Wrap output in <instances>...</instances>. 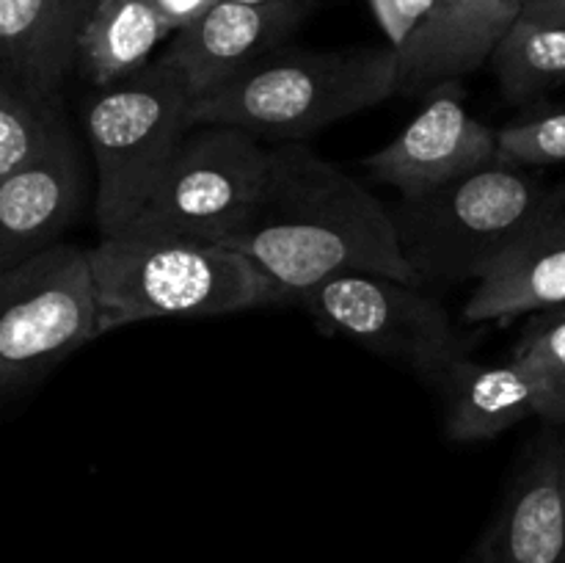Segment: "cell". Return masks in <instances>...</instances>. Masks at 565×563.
Segmentation results:
<instances>
[{
	"instance_id": "obj_1",
	"label": "cell",
	"mask_w": 565,
	"mask_h": 563,
	"mask_svg": "<svg viewBox=\"0 0 565 563\" xmlns=\"http://www.w3.org/2000/svg\"><path fill=\"white\" fill-rule=\"evenodd\" d=\"M292 296L342 274L412 282L390 208L303 141L268 149L263 193L224 243Z\"/></svg>"
},
{
	"instance_id": "obj_2",
	"label": "cell",
	"mask_w": 565,
	"mask_h": 563,
	"mask_svg": "<svg viewBox=\"0 0 565 563\" xmlns=\"http://www.w3.org/2000/svg\"><path fill=\"white\" fill-rule=\"evenodd\" d=\"M417 287L478 282L505 254L565 215V182L494 160L390 208Z\"/></svg>"
},
{
	"instance_id": "obj_3",
	"label": "cell",
	"mask_w": 565,
	"mask_h": 563,
	"mask_svg": "<svg viewBox=\"0 0 565 563\" xmlns=\"http://www.w3.org/2000/svg\"><path fill=\"white\" fill-rule=\"evenodd\" d=\"M97 337L160 318H213L287 307V296L246 254L188 237H99L86 248Z\"/></svg>"
},
{
	"instance_id": "obj_4",
	"label": "cell",
	"mask_w": 565,
	"mask_h": 563,
	"mask_svg": "<svg viewBox=\"0 0 565 563\" xmlns=\"http://www.w3.org/2000/svg\"><path fill=\"white\" fill-rule=\"evenodd\" d=\"M397 94V55L386 47L274 50L191 103V127H237L254 138L303 141Z\"/></svg>"
},
{
	"instance_id": "obj_5",
	"label": "cell",
	"mask_w": 565,
	"mask_h": 563,
	"mask_svg": "<svg viewBox=\"0 0 565 563\" xmlns=\"http://www.w3.org/2000/svg\"><path fill=\"white\" fill-rule=\"evenodd\" d=\"M191 103L185 81L163 59L88 94L81 121L97 169L99 235H119L141 213L158 177L193 130Z\"/></svg>"
},
{
	"instance_id": "obj_6",
	"label": "cell",
	"mask_w": 565,
	"mask_h": 563,
	"mask_svg": "<svg viewBox=\"0 0 565 563\" xmlns=\"http://www.w3.org/2000/svg\"><path fill=\"white\" fill-rule=\"evenodd\" d=\"M97 337L86 248L58 243L0 270V406Z\"/></svg>"
},
{
	"instance_id": "obj_7",
	"label": "cell",
	"mask_w": 565,
	"mask_h": 563,
	"mask_svg": "<svg viewBox=\"0 0 565 563\" xmlns=\"http://www.w3.org/2000/svg\"><path fill=\"white\" fill-rule=\"evenodd\" d=\"M265 174L259 138L237 127H193L125 232L224 246L257 204Z\"/></svg>"
},
{
	"instance_id": "obj_8",
	"label": "cell",
	"mask_w": 565,
	"mask_h": 563,
	"mask_svg": "<svg viewBox=\"0 0 565 563\" xmlns=\"http://www.w3.org/2000/svg\"><path fill=\"white\" fill-rule=\"evenodd\" d=\"M329 334L401 362L430 384L456 359L467 357L450 312L425 287L381 274H342L290 298Z\"/></svg>"
},
{
	"instance_id": "obj_9",
	"label": "cell",
	"mask_w": 565,
	"mask_h": 563,
	"mask_svg": "<svg viewBox=\"0 0 565 563\" xmlns=\"http://www.w3.org/2000/svg\"><path fill=\"white\" fill-rule=\"evenodd\" d=\"M430 94V103L401 136L367 158L370 174L403 199L423 196L497 160V130L469 114L458 81L441 83Z\"/></svg>"
},
{
	"instance_id": "obj_10",
	"label": "cell",
	"mask_w": 565,
	"mask_h": 563,
	"mask_svg": "<svg viewBox=\"0 0 565 563\" xmlns=\"http://www.w3.org/2000/svg\"><path fill=\"white\" fill-rule=\"evenodd\" d=\"M312 6L315 0H215L199 20L174 31L160 59L180 72L191 97L199 99L279 50Z\"/></svg>"
},
{
	"instance_id": "obj_11",
	"label": "cell",
	"mask_w": 565,
	"mask_h": 563,
	"mask_svg": "<svg viewBox=\"0 0 565 563\" xmlns=\"http://www.w3.org/2000/svg\"><path fill=\"white\" fill-rule=\"evenodd\" d=\"M86 193V169L70 130L42 158L0 177V270L64 243Z\"/></svg>"
},
{
	"instance_id": "obj_12",
	"label": "cell",
	"mask_w": 565,
	"mask_h": 563,
	"mask_svg": "<svg viewBox=\"0 0 565 563\" xmlns=\"http://www.w3.org/2000/svg\"><path fill=\"white\" fill-rule=\"evenodd\" d=\"M563 442L546 434L519 469L489 528L463 563H563L565 502L561 484Z\"/></svg>"
},
{
	"instance_id": "obj_13",
	"label": "cell",
	"mask_w": 565,
	"mask_h": 563,
	"mask_svg": "<svg viewBox=\"0 0 565 563\" xmlns=\"http://www.w3.org/2000/svg\"><path fill=\"white\" fill-rule=\"evenodd\" d=\"M516 17L502 0H434L423 22L395 47L397 94L430 92L480 70Z\"/></svg>"
},
{
	"instance_id": "obj_14",
	"label": "cell",
	"mask_w": 565,
	"mask_h": 563,
	"mask_svg": "<svg viewBox=\"0 0 565 563\" xmlns=\"http://www.w3.org/2000/svg\"><path fill=\"white\" fill-rule=\"evenodd\" d=\"M86 14L83 0H0V81L61 99Z\"/></svg>"
},
{
	"instance_id": "obj_15",
	"label": "cell",
	"mask_w": 565,
	"mask_h": 563,
	"mask_svg": "<svg viewBox=\"0 0 565 563\" xmlns=\"http://www.w3.org/2000/svg\"><path fill=\"white\" fill-rule=\"evenodd\" d=\"M445 431L452 442H483L535 417L539 390L516 359L480 364L469 357L447 364L434 381Z\"/></svg>"
},
{
	"instance_id": "obj_16",
	"label": "cell",
	"mask_w": 565,
	"mask_h": 563,
	"mask_svg": "<svg viewBox=\"0 0 565 563\" xmlns=\"http://www.w3.org/2000/svg\"><path fill=\"white\" fill-rule=\"evenodd\" d=\"M561 307H565V215L480 276L463 318L489 323Z\"/></svg>"
},
{
	"instance_id": "obj_17",
	"label": "cell",
	"mask_w": 565,
	"mask_h": 563,
	"mask_svg": "<svg viewBox=\"0 0 565 563\" xmlns=\"http://www.w3.org/2000/svg\"><path fill=\"white\" fill-rule=\"evenodd\" d=\"M171 28L147 0H94L75 44V70L92 88L136 75Z\"/></svg>"
},
{
	"instance_id": "obj_18",
	"label": "cell",
	"mask_w": 565,
	"mask_h": 563,
	"mask_svg": "<svg viewBox=\"0 0 565 563\" xmlns=\"http://www.w3.org/2000/svg\"><path fill=\"white\" fill-rule=\"evenodd\" d=\"M489 61L511 103L544 97L565 86V25L516 17Z\"/></svg>"
},
{
	"instance_id": "obj_19",
	"label": "cell",
	"mask_w": 565,
	"mask_h": 563,
	"mask_svg": "<svg viewBox=\"0 0 565 563\" xmlns=\"http://www.w3.org/2000/svg\"><path fill=\"white\" fill-rule=\"evenodd\" d=\"M64 132L61 99L0 81V177L42 158Z\"/></svg>"
},
{
	"instance_id": "obj_20",
	"label": "cell",
	"mask_w": 565,
	"mask_h": 563,
	"mask_svg": "<svg viewBox=\"0 0 565 563\" xmlns=\"http://www.w3.org/2000/svg\"><path fill=\"white\" fill-rule=\"evenodd\" d=\"M535 381L546 425H565V307L535 312L511 353Z\"/></svg>"
},
{
	"instance_id": "obj_21",
	"label": "cell",
	"mask_w": 565,
	"mask_h": 563,
	"mask_svg": "<svg viewBox=\"0 0 565 563\" xmlns=\"http://www.w3.org/2000/svg\"><path fill=\"white\" fill-rule=\"evenodd\" d=\"M497 160L522 169L565 166V110H550L497 130Z\"/></svg>"
},
{
	"instance_id": "obj_22",
	"label": "cell",
	"mask_w": 565,
	"mask_h": 563,
	"mask_svg": "<svg viewBox=\"0 0 565 563\" xmlns=\"http://www.w3.org/2000/svg\"><path fill=\"white\" fill-rule=\"evenodd\" d=\"M392 47H401L408 33L423 22L434 0H370Z\"/></svg>"
},
{
	"instance_id": "obj_23",
	"label": "cell",
	"mask_w": 565,
	"mask_h": 563,
	"mask_svg": "<svg viewBox=\"0 0 565 563\" xmlns=\"http://www.w3.org/2000/svg\"><path fill=\"white\" fill-rule=\"evenodd\" d=\"M154 9V14L171 28V33L180 31V28L191 25L193 20L204 14L215 0H147Z\"/></svg>"
},
{
	"instance_id": "obj_24",
	"label": "cell",
	"mask_w": 565,
	"mask_h": 563,
	"mask_svg": "<svg viewBox=\"0 0 565 563\" xmlns=\"http://www.w3.org/2000/svg\"><path fill=\"white\" fill-rule=\"evenodd\" d=\"M519 17L544 25H565V0H527Z\"/></svg>"
},
{
	"instance_id": "obj_25",
	"label": "cell",
	"mask_w": 565,
	"mask_h": 563,
	"mask_svg": "<svg viewBox=\"0 0 565 563\" xmlns=\"http://www.w3.org/2000/svg\"><path fill=\"white\" fill-rule=\"evenodd\" d=\"M502 3H505L508 9H511V11H516V14H519V11H522V6L527 3V0H502Z\"/></svg>"
},
{
	"instance_id": "obj_26",
	"label": "cell",
	"mask_w": 565,
	"mask_h": 563,
	"mask_svg": "<svg viewBox=\"0 0 565 563\" xmlns=\"http://www.w3.org/2000/svg\"><path fill=\"white\" fill-rule=\"evenodd\" d=\"M561 484H563V502H565V442H563V458H561Z\"/></svg>"
},
{
	"instance_id": "obj_27",
	"label": "cell",
	"mask_w": 565,
	"mask_h": 563,
	"mask_svg": "<svg viewBox=\"0 0 565 563\" xmlns=\"http://www.w3.org/2000/svg\"><path fill=\"white\" fill-rule=\"evenodd\" d=\"M235 3H265V0H235Z\"/></svg>"
},
{
	"instance_id": "obj_28",
	"label": "cell",
	"mask_w": 565,
	"mask_h": 563,
	"mask_svg": "<svg viewBox=\"0 0 565 563\" xmlns=\"http://www.w3.org/2000/svg\"><path fill=\"white\" fill-rule=\"evenodd\" d=\"M92 3H94V0H83V6H86V11L92 9Z\"/></svg>"
},
{
	"instance_id": "obj_29",
	"label": "cell",
	"mask_w": 565,
	"mask_h": 563,
	"mask_svg": "<svg viewBox=\"0 0 565 563\" xmlns=\"http://www.w3.org/2000/svg\"><path fill=\"white\" fill-rule=\"evenodd\" d=\"M563 563H565V557H563Z\"/></svg>"
}]
</instances>
